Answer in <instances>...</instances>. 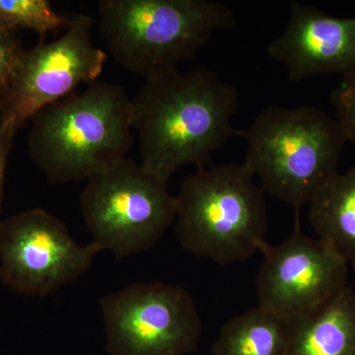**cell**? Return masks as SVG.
<instances>
[{
	"label": "cell",
	"mask_w": 355,
	"mask_h": 355,
	"mask_svg": "<svg viewBox=\"0 0 355 355\" xmlns=\"http://www.w3.org/2000/svg\"><path fill=\"white\" fill-rule=\"evenodd\" d=\"M132 103L139 163L167 183L184 166L211 164L212 154L243 135L231 125L239 108L237 89L209 69L147 78Z\"/></svg>",
	"instance_id": "obj_1"
},
{
	"label": "cell",
	"mask_w": 355,
	"mask_h": 355,
	"mask_svg": "<svg viewBox=\"0 0 355 355\" xmlns=\"http://www.w3.org/2000/svg\"><path fill=\"white\" fill-rule=\"evenodd\" d=\"M30 155L51 184L87 182L121 162L132 146V103L98 80L32 118Z\"/></svg>",
	"instance_id": "obj_2"
},
{
	"label": "cell",
	"mask_w": 355,
	"mask_h": 355,
	"mask_svg": "<svg viewBox=\"0 0 355 355\" xmlns=\"http://www.w3.org/2000/svg\"><path fill=\"white\" fill-rule=\"evenodd\" d=\"M98 13L114 62L146 79L178 69L216 32L237 24L234 11L216 0H100Z\"/></svg>",
	"instance_id": "obj_3"
},
{
	"label": "cell",
	"mask_w": 355,
	"mask_h": 355,
	"mask_svg": "<svg viewBox=\"0 0 355 355\" xmlns=\"http://www.w3.org/2000/svg\"><path fill=\"white\" fill-rule=\"evenodd\" d=\"M242 137L244 163L261 188L296 212L338 174L347 141L338 121L323 110L279 105L263 110Z\"/></svg>",
	"instance_id": "obj_4"
},
{
	"label": "cell",
	"mask_w": 355,
	"mask_h": 355,
	"mask_svg": "<svg viewBox=\"0 0 355 355\" xmlns=\"http://www.w3.org/2000/svg\"><path fill=\"white\" fill-rule=\"evenodd\" d=\"M244 162L198 168L176 198L175 232L187 252L220 266L246 261L266 244L265 191Z\"/></svg>",
	"instance_id": "obj_5"
},
{
	"label": "cell",
	"mask_w": 355,
	"mask_h": 355,
	"mask_svg": "<svg viewBox=\"0 0 355 355\" xmlns=\"http://www.w3.org/2000/svg\"><path fill=\"white\" fill-rule=\"evenodd\" d=\"M80 210L92 243L123 259L148 251L162 239L174 225L176 198L167 182L125 158L86 182Z\"/></svg>",
	"instance_id": "obj_6"
},
{
	"label": "cell",
	"mask_w": 355,
	"mask_h": 355,
	"mask_svg": "<svg viewBox=\"0 0 355 355\" xmlns=\"http://www.w3.org/2000/svg\"><path fill=\"white\" fill-rule=\"evenodd\" d=\"M110 355H187L202 321L190 292L164 282H135L100 299Z\"/></svg>",
	"instance_id": "obj_7"
},
{
	"label": "cell",
	"mask_w": 355,
	"mask_h": 355,
	"mask_svg": "<svg viewBox=\"0 0 355 355\" xmlns=\"http://www.w3.org/2000/svg\"><path fill=\"white\" fill-rule=\"evenodd\" d=\"M94 21L77 15L60 38L24 51L12 83L2 97L0 125L12 135L44 107L99 79L108 55L92 41Z\"/></svg>",
	"instance_id": "obj_8"
},
{
	"label": "cell",
	"mask_w": 355,
	"mask_h": 355,
	"mask_svg": "<svg viewBox=\"0 0 355 355\" xmlns=\"http://www.w3.org/2000/svg\"><path fill=\"white\" fill-rule=\"evenodd\" d=\"M100 252L94 243L79 245L64 222L42 209L0 223V279L20 293H55L87 272Z\"/></svg>",
	"instance_id": "obj_9"
},
{
	"label": "cell",
	"mask_w": 355,
	"mask_h": 355,
	"mask_svg": "<svg viewBox=\"0 0 355 355\" xmlns=\"http://www.w3.org/2000/svg\"><path fill=\"white\" fill-rule=\"evenodd\" d=\"M256 287L259 305L294 323L323 307L349 286L347 261L319 238L295 228L284 241L261 249Z\"/></svg>",
	"instance_id": "obj_10"
},
{
	"label": "cell",
	"mask_w": 355,
	"mask_h": 355,
	"mask_svg": "<svg viewBox=\"0 0 355 355\" xmlns=\"http://www.w3.org/2000/svg\"><path fill=\"white\" fill-rule=\"evenodd\" d=\"M286 67L289 80L320 74H355V17L328 15L316 7L291 2L286 29L268 49Z\"/></svg>",
	"instance_id": "obj_11"
},
{
	"label": "cell",
	"mask_w": 355,
	"mask_h": 355,
	"mask_svg": "<svg viewBox=\"0 0 355 355\" xmlns=\"http://www.w3.org/2000/svg\"><path fill=\"white\" fill-rule=\"evenodd\" d=\"M287 355H355V286L294 322Z\"/></svg>",
	"instance_id": "obj_12"
},
{
	"label": "cell",
	"mask_w": 355,
	"mask_h": 355,
	"mask_svg": "<svg viewBox=\"0 0 355 355\" xmlns=\"http://www.w3.org/2000/svg\"><path fill=\"white\" fill-rule=\"evenodd\" d=\"M317 238L355 268V166L335 175L309 203Z\"/></svg>",
	"instance_id": "obj_13"
},
{
	"label": "cell",
	"mask_w": 355,
	"mask_h": 355,
	"mask_svg": "<svg viewBox=\"0 0 355 355\" xmlns=\"http://www.w3.org/2000/svg\"><path fill=\"white\" fill-rule=\"evenodd\" d=\"M293 323L263 308L228 320L212 345V355H287Z\"/></svg>",
	"instance_id": "obj_14"
},
{
	"label": "cell",
	"mask_w": 355,
	"mask_h": 355,
	"mask_svg": "<svg viewBox=\"0 0 355 355\" xmlns=\"http://www.w3.org/2000/svg\"><path fill=\"white\" fill-rule=\"evenodd\" d=\"M70 20L58 14L49 0H0V31L17 28L33 30L42 41L50 32L69 26Z\"/></svg>",
	"instance_id": "obj_15"
},
{
	"label": "cell",
	"mask_w": 355,
	"mask_h": 355,
	"mask_svg": "<svg viewBox=\"0 0 355 355\" xmlns=\"http://www.w3.org/2000/svg\"><path fill=\"white\" fill-rule=\"evenodd\" d=\"M331 102L345 139L355 146V74L342 77L331 92Z\"/></svg>",
	"instance_id": "obj_16"
},
{
	"label": "cell",
	"mask_w": 355,
	"mask_h": 355,
	"mask_svg": "<svg viewBox=\"0 0 355 355\" xmlns=\"http://www.w3.org/2000/svg\"><path fill=\"white\" fill-rule=\"evenodd\" d=\"M24 51L11 33L0 31V93L8 90L19 67Z\"/></svg>",
	"instance_id": "obj_17"
},
{
	"label": "cell",
	"mask_w": 355,
	"mask_h": 355,
	"mask_svg": "<svg viewBox=\"0 0 355 355\" xmlns=\"http://www.w3.org/2000/svg\"><path fill=\"white\" fill-rule=\"evenodd\" d=\"M14 135L0 125V212H1L2 195H3L4 178H6L7 159L12 146ZM2 219L0 218V223Z\"/></svg>",
	"instance_id": "obj_18"
},
{
	"label": "cell",
	"mask_w": 355,
	"mask_h": 355,
	"mask_svg": "<svg viewBox=\"0 0 355 355\" xmlns=\"http://www.w3.org/2000/svg\"><path fill=\"white\" fill-rule=\"evenodd\" d=\"M2 97H3V95L0 93V121H1L2 116Z\"/></svg>",
	"instance_id": "obj_19"
},
{
	"label": "cell",
	"mask_w": 355,
	"mask_h": 355,
	"mask_svg": "<svg viewBox=\"0 0 355 355\" xmlns=\"http://www.w3.org/2000/svg\"><path fill=\"white\" fill-rule=\"evenodd\" d=\"M354 277H355V268H354Z\"/></svg>",
	"instance_id": "obj_20"
}]
</instances>
